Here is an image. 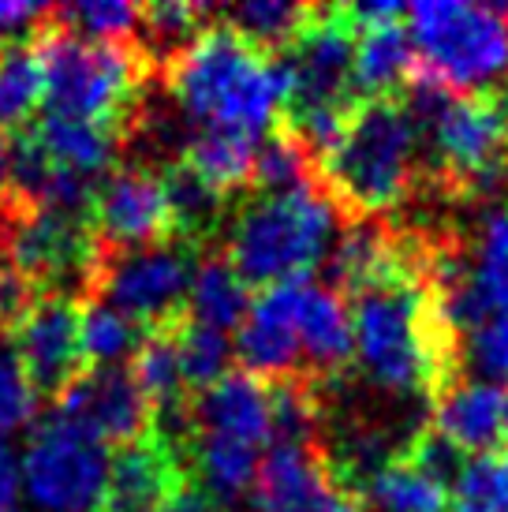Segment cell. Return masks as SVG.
Wrapping results in <instances>:
<instances>
[{
	"label": "cell",
	"instance_id": "cell-1",
	"mask_svg": "<svg viewBox=\"0 0 508 512\" xmlns=\"http://www.w3.org/2000/svg\"><path fill=\"white\" fill-rule=\"evenodd\" d=\"M348 303L355 363L378 389L419 397L430 408L456 378H464V333L430 281H385Z\"/></svg>",
	"mask_w": 508,
	"mask_h": 512
},
{
	"label": "cell",
	"instance_id": "cell-2",
	"mask_svg": "<svg viewBox=\"0 0 508 512\" xmlns=\"http://www.w3.org/2000/svg\"><path fill=\"white\" fill-rule=\"evenodd\" d=\"M161 83L198 128H232L258 139L281 124L288 105L281 60L243 42L217 19V8L202 38L161 75Z\"/></svg>",
	"mask_w": 508,
	"mask_h": 512
},
{
	"label": "cell",
	"instance_id": "cell-3",
	"mask_svg": "<svg viewBox=\"0 0 508 512\" xmlns=\"http://www.w3.org/2000/svg\"><path fill=\"white\" fill-rule=\"evenodd\" d=\"M423 180V135L400 94L355 101L322 187L348 221H385Z\"/></svg>",
	"mask_w": 508,
	"mask_h": 512
},
{
	"label": "cell",
	"instance_id": "cell-4",
	"mask_svg": "<svg viewBox=\"0 0 508 512\" xmlns=\"http://www.w3.org/2000/svg\"><path fill=\"white\" fill-rule=\"evenodd\" d=\"M34 49L45 75V116L101 124L131 139L146 105V86L157 79L139 45L83 42L57 27L49 12L34 30Z\"/></svg>",
	"mask_w": 508,
	"mask_h": 512
},
{
	"label": "cell",
	"instance_id": "cell-5",
	"mask_svg": "<svg viewBox=\"0 0 508 512\" xmlns=\"http://www.w3.org/2000/svg\"><path fill=\"white\" fill-rule=\"evenodd\" d=\"M348 217L325 187L292 195H251L236 202L225 225L221 255L232 262L247 288H273L284 281H307L318 262L329 258Z\"/></svg>",
	"mask_w": 508,
	"mask_h": 512
},
{
	"label": "cell",
	"instance_id": "cell-6",
	"mask_svg": "<svg viewBox=\"0 0 508 512\" xmlns=\"http://www.w3.org/2000/svg\"><path fill=\"white\" fill-rule=\"evenodd\" d=\"M404 27L415 45L408 79L445 86L449 94H494L508 83V4L423 0Z\"/></svg>",
	"mask_w": 508,
	"mask_h": 512
},
{
	"label": "cell",
	"instance_id": "cell-7",
	"mask_svg": "<svg viewBox=\"0 0 508 512\" xmlns=\"http://www.w3.org/2000/svg\"><path fill=\"white\" fill-rule=\"evenodd\" d=\"M109 460L113 453L94 430L53 408V415L30 427L19 468L30 501L42 512H98Z\"/></svg>",
	"mask_w": 508,
	"mask_h": 512
},
{
	"label": "cell",
	"instance_id": "cell-8",
	"mask_svg": "<svg viewBox=\"0 0 508 512\" xmlns=\"http://www.w3.org/2000/svg\"><path fill=\"white\" fill-rule=\"evenodd\" d=\"M202 258L206 251L180 236L139 251H113V255L101 251L90 299L109 303L142 329L172 326L187 318V296Z\"/></svg>",
	"mask_w": 508,
	"mask_h": 512
},
{
	"label": "cell",
	"instance_id": "cell-9",
	"mask_svg": "<svg viewBox=\"0 0 508 512\" xmlns=\"http://www.w3.org/2000/svg\"><path fill=\"white\" fill-rule=\"evenodd\" d=\"M355 45L359 27L348 8H314V19L284 49L281 68L288 75L284 120L318 109H352L355 101Z\"/></svg>",
	"mask_w": 508,
	"mask_h": 512
},
{
	"label": "cell",
	"instance_id": "cell-10",
	"mask_svg": "<svg viewBox=\"0 0 508 512\" xmlns=\"http://www.w3.org/2000/svg\"><path fill=\"white\" fill-rule=\"evenodd\" d=\"M83 311L86 299L34 296L8 329V344L38 400L57 404L90 370L83 348Z\"/></svg>",
	"mask_w": 508,
	"mask_h": 512
},
{
	"label": "cell",
	"instance_id": "cell-11",
	"mask_svg": "<svg viewBox=\"0 0 508 512\" xmlns=\"http://www.w3.org/2000/svg\"><path fill=\"white\" fill-rule=\"evenodd\" d=\"M90 225L105 255L176 240V221L165 199L161 169L120 165L109 172L90 206Z\"/></svg>",
	"mask_w": 508,
	"mask_h": 512
},
{
	"label": "cell",
	"instance_id": "cell-12",
	"mask_svg": "<svg viewBox=\"0 0 508 512\" xmlns=\"http://www.w3.org/2000/svg\"><path fill=\"white\" fill-rule=\"evenodd\" d=\"M307 281H284V285L258 292L247 322L232 337L236 341V359L258 382L273 385L288 382V378H307L303 341H299V311H303Z\"/></svg>",
	"mask_w": 508,
	"mask_h": 512
},
{
	"label": "cell",
	"instance_id": "cell-13",
	"mask_svg": "<svg viewBox=\"0 0 508 512\" xmlns=\"http://www.w3.org/2000/svg\"><path fill=\"white\" fill-rule=\"evenodd\" d=\"M191 486V464L180 445L150 430L113 449L98 512H165Z\"/></svg>",
	"mask_w": 508,
	"mask_h": 512
},
{
	"label": "cell",
	"instance_id": "cell-14",
	"mask_svg": "<svg viewBox=\"0 0 508 512\" xmlns=\"http://www.w3.org/2000/svg\"><path fill=\"white\" fill-rule=\"evenodd\" d=\"M53 408L79 419L86 430H94L113 449L146 438L157 423L154 404L142 393V385L135 382L131 363L90 367Z\"/></svg>",
	"mask_w": 508,
	"mask_h": 512
},
{
	"label": "cell",
	"instance_id": "cell-15",
	"mask_svg": "<svg viewBox=\"0 0 508 512\" xmlns=\"http://www.w3.org/2000/svg\"><path fill=\"white\" fill-rule=\"evenodd\" d=\"M340 490L322 445H269L251 490L254 512H322Z\"/></svg>",
	"mask_w": 508,
	"mask_h": 512
},
{
	"label": "cell",
	"instance_id": "cell-16",
	"mask_svg": "<svg viewBox=\"0 0 508 512\" xmlns=\"http://www.w3.org/2000/svg\"><path fill=\"white\" fill-rule=\"evenodd\" d=\"M191 430L221 434L251 449L273 445V397L269 385L247 370H232L206 393L191 397Z\"/></svg>",
	"mask_w": 508,
	"mask_h": 512
},
{
	"label": "cell",
	"instance_id": "cell-17",
	"mask_svg": "<svg viewBox=\"0 0 508 512\" xmlns=\"http://www.w3.org/2000/svg\"><path fill=\"white\" fill-rule=\"evenodd\" d=\"M430 423L464 453H494L508 445V389L464 374L430 404Z\"/></svg>",
	"mask_w": 508,
	"mask_h": 512
},
{
	"label": "cell",
	"instance_id": "cell-18",
	"mask_svg": "<svg viewBox=\"0 0 508 512\" xmlns=\"http://www.w3.org/2000/svg\"><path fill=\"white\" fill-rule=\"evenodd\" d=\"M299 341H303V367L318 385L337 382L355 359L352 303L322 281H307L303 311H299Z\"/></svg>",
	"mask_w": 508,
	"mask_h": 512
},
{
	"label": "cell",
	"instance_id": "cell-19",
	"mask_svg": "<svg viewBox=\"0 0 508 512\" xmlns=\"http://www.w3.org/2000/svg\"><path fill=\"white\" fill-rule=\"evenodd\" d=\"M258 135L232 128H195L187 135V146L180 161L213 187L225 199L243 202L251 195V176H254V154H258Z\"/></svg>",
	"mask_w": 508,
	"mask_h": 512
},
{
	"label": "cell",
	"instance_id": "cell-20",
	"mask_svg": "<svg viewBox=\"0 0 508 512\" xmlns=\"http://www.w3.org/2000/svg\"><path fill=\"white\" fill-rule=\"evenodd\" d=\"M161 184H165L172 221H176V236L206 251V240H213L217 232H225L236 202L225 199L221 191H213L180 157L161 165Z\"/></svg>",
	"mask_w": 508,
	"mask_h": 512
},
{
	"label": "cell",
	"instance_id": "cell-21",
	"mask_svg": "<svg viewBox=\"0 0 508 512\" xmlns=\"http://www.w3.org/2000/svg\"><path fill=\"white\" fill-rule=\"evenodd\" d=\"M34 135L60 169L79 172L94 184H101L113 172V161L127 146L124 135H116L113 128L83 124V120H60V116H42L34 124Z\"/></svg>",
	"mask_w": 508,
	"mask_h": 512
},
{
	"label": "cell",
	"instance_id": "cell-22",
	"mask_svg": "<svg viewBox=\"0 0 508 512\" xmlns=\"http://www.w3.org/2000/svg\"><path fill=\"white\" fill-rule=\"evenodd\" d=\"M187 464H191V475H198V486L232 509L240 498H251L262 456L251 445L221 438V434H191Z\"/></svg>",
	"mask_w": 508,
	"mask_h": 512
},
{
	"label": "cell",
	"instance_id": "cell-23",
	"mask_svg": "<svg viewBox=\"0 0 508 512\" xmlns=\"http://www.w3.org/2000/svg\"><path fill=\"white\" fill-rule=\"evenodd\" d=\"M415 64V45L404 23H381L359 30L355 45V98L400 94Z\"/></svg>",
	"mask_w": 508,
	"mask_h": 512
},
{
	"label": "cell",
	"instance_id": "cell-24",
	"mask_svg": "<svg viewBox=\"0 0 508 512\" xmlns=\"http://www.w3.org/2000/svg\"><path fill=\"white\" fill-rule=\"evenodd\" d=\"M251 288L240 273L232 270L221 251H210V255L198 262L195 285H191V296H187V318L198 322V326H210L217 333H240V326L251 314Z\"/></svg>",
	"mask_w": 508,
	"mask_h": 512
},
{
	"label": "cell",
	"instance_id": "cell-25",
	"mask_svg": "<svg viewBox=\"0 0 508 512\" xmlns=\"http://www.w3.org/2000/svg\"><path fill=\"white\" fill-rule=\"evenodd\" d=\"M318 184H322L318 161L284 120L262 135L258 154H254L251 195H292V191H307Z\"/></svg>",
	"mask_w": 508,
	"mask_h": 512
},
{
	"label": "cell",
	"instance_id": "cell-26",
	"mask_svg": "<svg viewBox=\"0 0 508 512\" xmlns=\"http://www.w3.org/2000/svg\"><path fill=\"white\" fill-rule=\"evenodd\" d=\"M318 4H288V0H247L217 8V19L240 34L243 42L254 45L266 57H281L314 19Z\"/></svg>",
	"mask_w": 508,
	"mask_h": 512
},
{
	"label": "cell",
	"instance_id": "cell-27",
	"mask_svg": "<svg viewBox=\"0 0 508 512\" xmlns=\"http://www.w3.org/2000/svg\"><path fill=\"white\" fill-rule=\"evenodd\" d=\"M42 101L45 75L34 49V34H30L23 42L0 49V131L4 135L27 131Z\"/></svg>",
	"mask_w": 508,
	"mask_h": 512
},
{
	"label": "cell",
	"instance_id": "cell-28",
	"mask_svg": "<svg viewBox=\"0 0 508 512\" xmlns=\"http://www.w3.org/2000/svg\"><path fill=\"white\" fill-rule=\"evenodd\" d=\"M49 19L83 42L98 45H139L142 4L127 0H75V4H49Z\"/></svg>",
	"mask_w": 508,
	"mask_h": 512
},
{
	"label": "cell",
	"instance_id": "cell-29",
	"mask_svg": "<svg viewBox=\"0 0 508 512\" xmlns=\"http://www.w3.org/2000/svg\"><path fill=\"white\" fill-rule=\"evenodd\" d=\"M367 498L381 512H449L452 494L415 464L393 460L389 468H381L367 483L363 501Z\"/></svg>",
	"mask_w": 508,
	"mask_h": 512
},
{
	"label": "cell",
	"instance_id": "cell-30",
	"mask_svg": "<svg viewBox=\"0 0 508 512\" xmlns=\"http://www.w3.org/2000/svg\"><path fill=\"white\" fill-rule=\"evenodd\" d=\"M150 329H142L139 322H131L127 314L113 311L109 303L86 299L83 311V348L90 367H109V363H131V356L139 352L142 337Z\"/></svg>",
	"mask_w": 508,
	"mask_h": 512
},
{
	"label": "cell",
	"instance_id": "cell-31",
	"mask_svg": "<svg viewBox=\"0 0 508 512\" xmlns=\"http://www.w3.org/2000/svg\"><path fill=\"white\" fill-rule=\"evenodd\" d=\"M176 341H180V359H184V374L191 385V397L206 393L225 374H232V356H236V341L228 333H217L210 326H198L184 318L176 326Z\"/></svg>",
	"mask_w": 508,
	"mask_h": 512
},
{
	"label": "cell",
	"instance_id": "cell-32",
	"mask_svg": "<svg viewBox=\"0 0 508 512\" xmlns=\"http://www.w3.org/2000/svg\"><path fill=\"white\" fill-rule=\"evenodd\" d=\"M449 512H508V445L467 460L452 486Z\"/></svg>",
	"mask_w": 508,
	"mask_h": 512
},
{
	"label": "cell",
	"instance_id": "cell-33",
	"mask_svg": "<svg viewBox=\"0 0 508 512\" xmlns=\"http://www.w3.org/2000/svg\"><path fill=\"white\" fill-rule=\"evenodd\" d=\"M34 408H38V393L27 382L8 337H0V438H8L19 427H30Z\"/></svg>",
	"mask_w": 508,
	"mask_h": 512
},
{
	"label": "cell",
	"instance_id": "cell-34",
	"mask_svg": "<svg viewBox=\"0 0 508 512\" xmlns=\"http://www.w3.org/2000/svg\"><path fill=\"white\" fill-rule=\"evenodd\" d=\"M467 363L479 370L482 382H490V385L508 382V314L467 333L464 367Z\"/></svg>",
	"mask_w": 508,
	"mask_h": 512
},
{
	"label": "cell",
	"instance_id": "cell-35",
	"mask_svg": "<svg viewBox=\"0 0 508 512\" xmlns=\"http://www.w3.org/2000/svg\"><path fill=\"white\" fill-rule=\"evenodd\" d=\"M49 4H15V0H0V49L23 42L27 34L38 30L45 19Z\"/></svg>",
	"mask_w": 508,
	"mask_h": 512
},
{
	"label": "cell",
	"instance_id": "cell-36",
	"mask_svg": "<svg viewBox=\"0 0 508 512\" xmlns=\"http://www.w3.org/2000/svg\"><path fill=\"white\" fill-rule=\"evenodd\" d=\"M19 494H23V468L15 464L8 441L0 438V512H15Z\"/></svg>",
	"mask_w": 508,
	"mask_h": 512
},
{
	"label": "cell",
	"instance_id": "cell-37",
	"mask_svg": "<svg viewBox=\"0 0 508 512\" xmlns=\"http://www.w3.org/2000/svg\"><path fill=\"white\" fill-rule=\"evenodd\" d=\"M165 512H232V509H228V505H221V501L213 498V494H206L202 486L191 483Z\"/></svg>",
	"mask_w": 508,
	"mask_h": 512
},
{
	"label": "cell",
	"instance_id": "cell-38",
	"mask_svg": "<svg viewBox=\"0 0 508 512\" xmlns=\"http://www.w3.org/2000/svg\"><path fill=\"white\" fill-rule=\"evenodd\" d=\"M505 169H508V143H505Z\"/></svg>",
	"mask_w": 508,
	"mask_h": 512
}]
</instances>
